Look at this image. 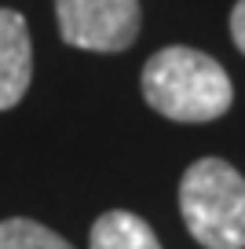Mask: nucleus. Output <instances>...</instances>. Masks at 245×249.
I'll use <instances>...</instances> for the list:
<instances>
[{"mask_svg":"<svg viewBox=\"0 0 245 249\" xmlns=\"http://www.w3.org/2000/svg\"><path fill=\"white\" fill-rule=\"evenodd\" d=\"M0 249H73V246L37 220L15 216L0 224Z\"/></svg>","mask_w":245,"mask_h":249,"instance_id":"6","label":"nucleus"},{"mask_svg":"<svg viewBox=\"0 0 245 249\" xmlns=\"http://www.w3.org/2000/svg\"><path fill=\"white\" fill-rule=\"evenodd\" d=\"M179 213L205 249H245V176L223 158H201L187 169Z\"/></svg>","mask_w":245,"mask_h":249,"instance_id":"2","label":"nucleus"},{"mask_svg":"<svg viewBox=\"0 0 245 249\" xmlns=\"http://www.w3.org/2000/svg\"><path fill=\"white\" fill-rule=\"evenodd\" d=\"M33 77V48L26 18L0 8V110H11L26 95Z\"/></svg>","mask_w":245,"mask_h":249,"instance_id":"4","label":"nucleus"},{"mask_svg":"<svg viewBox=\"0 0 245 249\" xmlns=\"http://www.w3.org/2000/svg\"><path fill=\"white\" fill-rule=\"evenodd\" d=\"M230 37H234V44L245 52V0H238L234 11H230Z\"/></svg>","mask_w":245,"mask_h":249,"instance_id":"7","label":"nucleus"},{"mask_svg":"<svg viewBox=\"0 0 245 249\" xmlns=\"http://www.w3.org/2000/svg\"><path fill=\"white\" fill-rule=\"evenodd\" d=\"M59 33L85 52H124L139 37V0H55Z\"/></svg>","mask_w":245,"mask_h":249,"instance_id":"3","label":"nucleus"},{"mask_svg":"<svg viewBox=\"0 0 245 249\" xmlns=\"http://www.w3.org/2000/svg\"><path fill=\"white\" fill-rule=\"evenodd\" d=\"M92 249H161V242L143 216L128 209H110L92 227Z\"/></svg>","mask_w":245,"mask_h":249,"instance_id":"5","label":"nucleus"},{"mask_svg":"<svg viewBox=\"0 0 245 249\" xmlns=\"http://www.w3.org/2000/svg\"><path fill=\"white\" fill-rule=\"evenodd\" d=\"M143 99L169 121H216L227 114L234 88L212 55L198 48H161L143 66Z\"/></svg>","mask_w":245,"mask_h":249,"instance_id":"1","label":"nucleus"}]
</instances>
